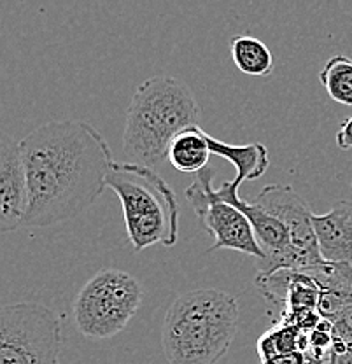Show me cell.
Segmentation results:
<instances>
[{
  "label": "cell",
  "mask_w": 352,
  "mask_h": 364,
  "mask_svg": "<svg viewBox=\"0 0 352 364\" xmlns=\"http://www.w3.org/2000/svg\"><path fill=\"white\" fill-rule=\"evenodd\" d=\"M28 208L23 228H49L78 218L107 189L114 163L107 140L86 121L41 124L20 140Z\"/></svg>",
  "instance_id": "6da1fadb"
},
{
  "label": "cell",
  "mask_w": 352,
  "mask_h": 364,
  "mask_svg": "<svg viewBox=\"0 0 352 364\" xmlns=\"http://www.w3.org/2000/svg\"><path fill=\"white\" fill-rule=\"evenodd\" d=\"M240 305L232 293L195 289L166 310L161 347L169 364H218L237 335Z\"/></svg>",
  "instance_id": "7a4b0ae2"
},
{
  "label": "cell",
  "mask_w": 352,
  "mask_h": 364,
  "mask_svg": "<svg viewBox=\"0 0 352 364\" xmlns=\"http://www.w3.org/2000/svg\"><path fill=\"white\" fill-rule=\"evenodd\" d=\"M202 109L186 82L170 75L146 79L132 95L123 134V151L134 163L160 165L170 144L191 127H198Z\"/></svg>",
  "instance_id": "3957f363"
},
{
  "label": "cell",
  "mask_w": 352,
  "mask_h": 364,
  "mask_svg": "<svg viewBox=\"0 0 352 364\" xmlns=\"http://www.w3.org/2000/svg\"><path fill=\"white\" fill-rule=\"evenodd\" d=\"M107 188L119 198L128 240L135 252L153 245H176L179 203L164 177L141 163L114 161L107 176Z\"/></svg>",
  "instance_id": "277c9868"
},
{
  "label": "cell",
  "mask_w": 352,
  "mask_h": 364,
  "mask_svg": "<svg viewBox=\"0 0 352 364\" xmlns=\"http://www.w3.org/2000/svg\"><path fill=\"white\" fill-rule=\"evenodd\" d=\"M141 280L119 268H104L74 299V322L82 336L105 340L119 335L141 309Z\"/></svg>",
  "instance_id": "5b68a950"
},
{
  "label": "cell",
  "mask_w": 352,
  "mask_h": 364,
  "mask_svg": "<svg viewBox=\"0 0 352 364\" xmlns=\"http://www.w3.org/2000/svg\"><path fill=\"white\" fill-rule=\"evenodd\" d=\"M62 322L41 303L6 305L0 312V364H60Z\"/></svg>",
  "instance_id": "8992f818"
},
{
  "label": "cell",
  "mask_w": 352,
  "mask_h": 364,
  "mask_svg": "<svg viewBox=\"0 0 352 364\" xmlns=\"http://www.w3.org/2000/svg\"><path fill=\"white\" fill-rule=\"evenodd\" d=\"M255 203L286 228L289 237V270L304 272L324 263L314 230L312 208L291 186H265Z\"/></svg>",
  "instance_id": "52a82bcc"
},
{
  "label": "cell",
  "mask_w": 352,
  "mask_h": 364,
  "mask_svg": "<svg viewBox=\"0 0 352 364\" xmlns=\"http://www.w3.org/2000/svg\"><path fill=\"white\" fill-rule=\"evenodd\" d=\"M186 198L203 230L214 237V245L209 252L230 249L256 257L258 261L265 259V250L256 238L251 219L244 212L230 203L206 198L193 188L186 189Z\"/></svg>",
  "instance_id": "ba28073f"
},
{
  "label": "cell",
  "mask_w": 352,
  "mask_h": 364,
  "mask_svg": "<svg viewBox=\"0 0 352 364\" xmlns=\"http://www.w3.org/2000/svg\"><path fill=\"white\" fill-rule=\"evenodd\" d=\"M28 208V177H26L20 142L4 136L0 146V231L23 228Z\"/></svg>",
  "instance_id": "9c48e42d"
},
{
  "label": "cell",
  "mask_w": 352,
  "mask_h": 364,
  "mask_svg": "<svg viewBox=\"0 0 352 364\" xmlns=\"http://www.w3.org/2000/svg\"><path fill=\"white\" fill-rule=\"evenodd\" d=\"M312 223L323 259L352 267V202L343 200L326 214H314Z\"/></svg>",
  "instance_id": "30bf717a"
},
{
  "label": "cell",
  "mask_w": 352,
  "mask_h": 364,
  "mask_svg": "<svg viewBox=\"0 0 352 364\" xmlns=\"http://www.w3.org/2000/svg\"><path fill=\"white\" fill-rule=\"evenodd\" d=\"M306 273L321 287V301L317 312L331 321L346 306L352 305V267L343 263H328L309 268Z\"/></svg>",
  "instance_id": "8fae6325"
},
{
  "label": "cell",
  "mask_w": 352,
  "mask_h": 364,
  "mask_svg": "<svg viewBox=\"0 0 352 364\" xmlns=\"http://www.w3.org/2000/svg\"><path fill=\"white\" fill-rule=\"evenodd\" d=\"M209 146L212 156L225 158L237 168L235 181H238L240 184L245 181L260 179L270 166L267 147L260 142L233 146V144H226L209 135Z\"/></svg>",
  "instance_id": "7c38bea8"
},
{
  "label": "cell",
  "mask_w": 352,
  "mask_h": 364,
  "mask_svg": "<svg viewBox=\"0 0 352 364\" xmlns=\"http://www.w3.org/2000/svg\"><path fill=\"white\" fill-rule=\"evenodd\" d=\"M210 156L209 134L200 127H191L174 139L166 159L177 172L200 173L203 168H207Z\"/></svg>",
  "instance_id": "4fadbf2b"
},
{
  "label": "cell",
  "mask_w": 352,
  "mask_h": 364,
  "mask_svg": "<svg viewBox=\"0 0 352 364\" xmlns=\"http://www.w3.org/2000/svg\"><path fill=\"white\" fill-rule=\"evenodd\" d=\"M230 53L235 67L247 75H268L274 70V56L258 37L235 36L230 41Z\"/></svg>",
  "instance_id": "5bb4252c"
},
{
  "label": "cell",
  "mask_w": 352,
  "mask_h": 364,
  "mask_svg": "<svg viewBox=\"0 0 352 364\" xmlns=\"http://www.w3.org/2000/svg\"><path fill=\"white\" fill-rule=\"evenodd\" d=\"M319 81L331 100L352 107V58L346 55L331 56L321 68Z\"/></svg>",
  "instance_id": "9a60e30c"
},
{
  "label": "cell",
  "mask_w": 352,
  "mask_h": 364,
  "mask_svg": "<svg viewBox=\"0 0 352 364\" xmlns=\"http://www.w3.org/2000/svg\"><path fill=\"white\" fill-rule=\"evenodd\" d=\"M304 335L305 331L298 329L297 326L286 324V322H274V326L260 336L258 345H256L260 359L265 361V359L274 358V355L300 350Z\"/></svg>",
  "instance_id": "2e32d148"
},
{
  "label": "cell",
  "mask_w": 352,
  "mask_h": 364,
  "mask_svg": "<svg viewBox=\"0 0 352 364\" xmlns=\"http://www.w3.org/2000/svg\"><path fill=\"white\" fill-rule=\"evenodd\" d=\"M331 322L336 338L346 341L347 345H352V305L346 306L338 316L331 318Z\"/></svg>",
  "instance_id": "e0dca14e"
},
{
  "label": "cell",
  "mask_w": 352,
  "mask_h": 364,
  "mask_svg": "<svg viewBox=\"0 0 352 364\" xmlns=\"http://www.w3.org/2000/svg\"><path fill=\"white\" fill-rule=\"evenodd\" d=\"M336 146L342 151H351L352 149V116L342 121L340 124V130L335 135Z\"/></svg>",
  "instance_id": "ac0fdd59"
},
{
  "label": "cell",
  "mask_w": 352,
  "mask_h": 364,
  "mask_svg": "<svg viewBox=\"0 0 352 364\" xmlns=\"http://www.w3.org/2000/svg\"><path fill=\"white\" fill-rule=\"evenodd\" d=\"M261 364H306V358L304 352L297 350V352H289V354H281V355H274V358H268L265 361H261Z\"/></svg>",
  "instance_id": "d6986e66"
},
{
  "label": "cell",
  "mask_w": 352,
  "mask_h": 364,
  "mask_svg": "<svg viewBox=\"0 0 352 364\" xmlns=\"http://www.w3.org/2000/svg\"><path fill=\"white\" fill-rule=\"evenodd\" d=\"M346 343V341H343ZM328 364H352V345L346 343V350L340 355H335V358L329 359Z\"/></svg>",
  "instance_id": "ffe728a7"
}]
</instances>
